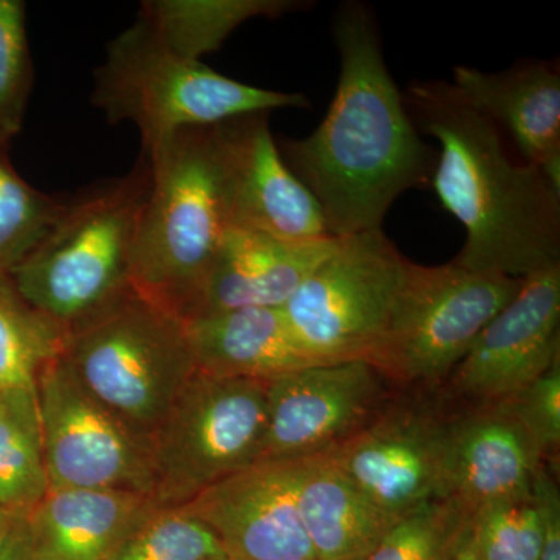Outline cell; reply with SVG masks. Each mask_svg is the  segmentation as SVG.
Returning a JSON list of instances; mask_svg holds the SVG:
<instances>
[{"label": "cell", "instance_id": "obj_29", "mask_svg": "<svg viewBox=\"0 0 560 560\" xmlns=\"http://www.w3.org/2000/svg\"><path fill=\"white\" fill-rule=\"evenodd\" d=\"M32 81L24 2L0 0V149L22 130Z\"/></svg>", "mask_w": 560, "mask_h": 560}, {"label": "cell", "instance_id": "obj_2", "mask_svg": "<svg viewBox=\"0 0 560 560\" xmlns=\"http://www.w3.org/2000/svg\"><path fill=\"white\" fill-rule=\"evenodd\" d=\"M405 106L440 143L431 187L463 224L456 267L523 279L560 265V190L512 158L500 128L452 81H412Z\"/></svg>", "mask_w": 560, "mask_h": 560}, {"label": "cell", "instance_id": "obj_23", "mask_svg": "<svg viewBox=\"0 0 560 560\" xmlns=\"http://www.w3.org/2000/svg\"><path fill=\"white\" fill-rule=\"evenodd\" d=\"M47 492L36 388L0 390V510L27 517Z\"/></svg>", "mask_w": 560, "mask_h": 560}, {"label": "cell", "instance_id": "obj_16", "mask_svg": "<svg viewBox=\"0 0 560 560\" xmlns=\"http://www.w3.org/2000/svg\"><path fill=\"white\" fill-rule=\"evenodd\" d=\"M541 460L506 401L455 404L448 442V499L470 515L528 495Z\"/></svg>", "mask_w": 560, "mask_h": 560}, {"label": "cell", "instance_id": "obj_19", "mask_svg": "<svg viewBox=\"0 0 560 560\" xmlns=\"http://www.w3.org/2000/svg\"><path fill=\"white\" fill-rule=\"evenodd\" d=\"M195 370L210 377L271 382L318 364L283 308L250 307L184 320Z\"/></svg>", "mask_w": 560, "mask_h": 560}, {"label": "cell", "instance_id": "obj_13", "mask_svg": "<svg viewBox=\"0 0 560 560\" xmlns=\"http://www.w3.org/2000/svg\"><path fill=\"white\" fill-rule=\"evenodd\" d=\"M560 359V265L522 279L441 386L455 404L506 399Z\"/></svg>", "mask_w": 560, "mask_h": 560}, {"label": "cell", "instance_id": "obj_3", "mask_svg": "<svg viewBox=\"0 0 560 560\" xmlns=\"http://www.w3.org/2000/svg\"><path fill=\"white\" fill-rule=\"evenodd\" d=\"M143 160L150 184L131 250L130 287L184 320L230 228L217 127L180 130Z\"/></svg>", "mask_w": 560, "mask_h": 560}, {"label": "cell", "instance_id": "obj_11", "mask_svg": "<svg viewBox=\"0 0 560 560\" xmlns=\"http://www.w3.org/2000/svg\"><path fill=\"white\" fill-rule=\"evenodd\" d=\"M49 490L114 489L151 497L150 448L81 385L65 357L36 382Z\"/></svg>", "mask_w": 560, "mask_h": 560}, {"label": "cell", "instance_id": "obj_4", "mask_svg": "<svg viewBox=\"0 0 560 560\" xmlns=\"http://www.w3.org/2000/svg\"><path fill=\"white\" fill-rule=\"evenodd\" d=\"M149 184L142 158L125 178L65 202L49 234L10 272L22 300L66 335L131 290V250Z\"/></svg>", "mask_w": 560, "mask_h": 560}, {"label": "cell", "instance_id": "obj_7", "mask_svg": "<svg viewBox=\"0 0 560 560\" xmlns=\"http://www.w3.org/2000/svg\"><path fill=\"white\" fill-rule=\"evenodd\" d=\"M268 382L195 371L150 438L154 500L176 510L210 486L259 463L267 434Z\"/></svg>", "mask_w": 560, "mask_h": 560}, {"label": "cell", "instance_id": "obj_6", "mask_svg": "<svg viewBox=\"0 0 560 560\" xmlns=\"http://www.w3.org/2000/svg\"><path fill=\"white\" fill-rule=\"evenodd\" d=\"M62 357L81 385L147 444L197 371L184 320L132 290L70 331Z\"/></svg>", "mask_w": 560, "mask_h": 560}, {"label": "cell", "instance_id": "obj_30", "mask_svg": "<svg viewBox=\"0 0 560 560\" xmlns=\"http://www.w3.org/2000/svg\"><path fill=\"white\" fill-rule=\"evenodd\" d=\"M503 400L533 441L541 460L552 466L560 447V359Z\"/></svg>", "mask_w": 560, "mask_h": 560}, {"label": "cell", "instance_id": "obj_5", "mask_svg": "<svg viewBox=\"0 0 560 560\" xmlns=\"http://www.w3.org/2000/svg\"><path fill=\"white\" fill-rule=\"evenodd\" d=\"M92 103L110 124L135 125L143 154L187 128L311 106L300 92L261 90L221 75L202 61L180 57L139 20L110 40L106 60L95 72Z\"/></svg>", "mask_w": 560, "mask_h": 560}, {"label": "cell", "instance_id": "obj_14", "mask_svg": "<svg viewBox=\"0 0 560 560\" xmlns=\"http://www.w3.org/2000/svg\"><path fill=\"white\" fill-rule=\"evenodd\" d=\"M268 114L217 125L230 226L290 242L330 237L318 201L283 161Z\"/></svg>", "mask_w": 560, "mask_h": 560}, {"label": "cell", "instance_id": "obj_26", "mask_svg": "<svg viewBox=\"0 0 560 560\" xmlns=\"http://www.w3.org/2000/svg\"><path fill=\"white\" fill-rule=\"evenodd\" d=\"M470 517L452 499L422 504L394 523L363 560H452Z\"/></svg>", "mask_w": 560, "mask_h": 560}, {"label": "cell", "instance_id": "obj_20", "mask_svg": "<svg viewBox=\"0 0 560 560\" xmlns=\"http://www.w3.org/2000/svg\"><path fill=\"white\" fill-rule=\"evenodd\" d=\"M158 510L151 497L128 490H49L25 517L32 558L106 560Z\"/></svg>", "mask_w": 560, "mask_h": 560}, {"label": "cell", "instance_id": "obj_15", "mask_svg": "<svg viewBox=\"0 0 560 560\" xmlns=\"http://www.w3.org/2000/svg\"><path fill=\"white\" fill-rule=\"evenodd\" d=\"M230 560H316L296 499V460H261L180 508Z\"/></svg>", "mask_w": 560, "mask_h": 560}, {"label": "cell", "instance_id": "obj_33", "mask_svg": "<svg viewBox=\"0 0 560 560\" xmlns=\"http://www.w3.org/2000/svg\"><path fill=\"white\" fill-rule=\"evenodd\" d=\"M18 517H24V515H14L9 511L0 510V541L9 534L11 526H13Z\"/></svg>", "mask_w": 560, "mask_h": 560}, {"label": "cell", "instance_id": "obj_9", "mask_svg": "<svg viewBox=\"0 0 560 560\" xmlns=\"http://www.w3.org/2000/svg\"><path fill=\"white\" fill-rule=\"evenodd\" d=\"M411 264L383 230L340 238L329 259L283 305L291 330L320 363H370Z\"/></svg>", "mask_w": 560, "mask_h": 560}, {"label": "cell", "instance_id": "obj_22", "mask_svg": "<svg viewBox=\"0 0 560 560\" xmlns=\"http://www.w3.org/2000/svg\"><path fill=\"white\" fill-rule=\"evenodd\" d=\"M304 5L294 0H150L140 7L139 21L175 54L201 61L246 21L279 18Z\"/></svg>", "mask_w": 560, "mask_h": 560}, {"label": "cell", "instance_id": "obj_27", "mask_svg": "<svg viewBox=\"0 0 560 560\" xmlns=\"http://www.w3.org/2000/svg\"><path fill=\"white\" fill-rule=\"evenodd\" d=\"M467 540L478 560H539L541 525L533 490L475 512Z\"/></svg>", "mask_w": 560, "mask_h": 560}, {"label": "cell", "instance_id": "obj_10", "mask_svg": "<svg viewBox=\"0 0 560 560\" xmlns=\"http://www.w3.org/2000/svg\"><path fill=\"white\" fill-rule=\"evenodd\" d=\"M455 401L440 389H399L355 436L327 453L393 522L448 499V442Z\"/></svg>", "mask_w": 560, "mask_h": 560}, {"label": "cell", "instance_id": "obj_24", "mask_svg": "<svg viewBox=\"0 0 560 560\" xmlns=\"http://www.w3.org/2000/svg\"><path fill=\"white\" fill-rule=\"evenodd\" d=\"M66 338L22 300L9 276H0V390L36 388L43 371L65 353Z\"/></svg>", "mask_w": 560, "mask_h": 560}, {"label": "cell", "instance_id": "obj_1", "mask_svg": "<svg viewBox=\"0 0 560 560\" xmlns=\"http://www.w3.org/2000/svg\"><path fill=\"white\" fill-rule=\"evenodd\" d=\"M334 38L340 79L330 108L311 136L287 140L279 151L318 201L329 234L342 238L382 230L400 195L429 186L438 151L405 106L370 7L341 5Z\"/></svg>", "mask_w": 560, "mask_h": 560}, {"label": "cell", "instance_id": "obj_34", "mask_svg": "<svg viewBox=\"0 0 560 560\" xmlns=\"http://www.w3.org/2000/svg\"><path fill=\"white\" fill-rule=\"evenodd\" d=\"M452 560H478L477 556L471 551L469 540H467V534L466 537H464L463 544H460L459 550L456 551L455 558Z\"/></svg>", "mask_w": 560, "mask_h": 560}, {"label": "cell", "instance_id": "obj_21", "mask_svg": "<svg viewBox=\"0 0 560 560\" xmlns=\"http://www.w3.org/2000/svg\"><path fill=\"white\" fill-rule=\"evenodd\" d=\"M296 499L316 560H363L396 523L327 455L296 460Z\"/></svg>", "mask_w": 560, "mask_h": 560}, {"label": "cell", "instance_id": "obj_12", "mask_svg": "<svg viewBox=\"0 0 560 560\" xmlns=\"http://www.w3.org/2000/svg\"><path fill=\"white\" fill-rule=\"evenodd\" d=\"M396 386L363 360L318 363L268 382L261 460H300L337 451L377 418Z\"/></svg>", "mask_w": 560, "mask_h": 560}, {"label": "cell", "instance_id": "obj_17", "mask_svg": "<svg viewBox=\"0 0 560 560\" xmlns=\"http://www.w3.org/2000/svg\"><path fill=\"white\" fill-rule=\"evenodd\" d=\"M338 237L290 242L264 232L230 226L184 320L237 308H282L320 264Z\"/></svg>", "mask_w": 560, "mask_h": 560}, {"label": "cell", "instance_id": "obj_35", "mask_svg": "<svg viewBox=\"0 0 560 560\" xmlns=\"http://www.w3.org/2000/svg\"><path fill=\"white\" fill-rule=\"evenodd\" d=\"M210 560H230L226 558V556H219V558H213V559H210Z\"/></svg>", "mask_w": 560, "mask_h": 560}, {"label": "cell", "instance_id": "obj_28", "mask_svg": "<svg viewBox=\"0 0 560 560\" xmlns=\"http://www.w3.org/2000/svg\"><path fill=\"white\" fill-rule=\"evenodd\" d=\"M223 555L212 530L176 508L154 512L106 560H210Z\"/></svg>", "mask_w": 560, "mask_h": 560}, {"label": "cell", "instance_id": "obj_8", "mask_svg": "<svg viewBox=\"0 0 560 560\" xmlns=\"http://www.w3.org/2000/svg\"><path fill=\"white\" fill-rule=\"evenodd\" d=\"M522 279L451 264H411L388 330L370 361L399 389H440Z\"/></svg>", "mask_w": 560, "mask_h": 560}, {"label": "cell", "instance_id": "obj_25", "mask_svg": "<svg viewBox=\"0 0 560 560\" xmlns=\"http://www.w3.org/2000/svg\"><path fill=\"white\" fill-rule=\"evenodd\" d=\"M65 202L36 190L0 149V276H9L49 234Z\"/></svg>", "mask_w": 560, "mask_h": 560}, {"label": "cell", "instance_id": "obj_31", "mask_svg": "<svg viewBox=\"0 0 560 560\" xmlns=\"http://www.w3.org/2000/svg\"><path fill=\"white\" fill-rule=\"evenodd\" d=\"M552 467L541 463L533 481V497L541 525L539 560H560V492Z\"/></svg>", "mask_w": 560, "mask_h": 560}, {"label": "cell", "instance_id": "obj_18", "mask_svg": "<svg viewBox=\"0 0 560 560\" xmlns=\"http://www.w3.org/2000/svg\"><path fill=\"white\" fill-rule=\"evenodd\" d=\"M452 84L510 136L523 162L560 190V75L555 62L525 61L492 73L456 66Z\"/></svg>", "mask_w": 560, "mask_h": 560}, {"label": "cell", "instance_id": "obj_32", "mask_svg": "<svg viewBox=\"0 0 560 560\" xmlns=\"http://www.w3.org/2000/svg\"><path fill=\"white\" fill-rule=\"evenodd\" d=\"M0 560H33L31 533L25 517H18L0 541Z\"/></svg>", "mask_w": 560, "mask_h": 560}]
</instances>
